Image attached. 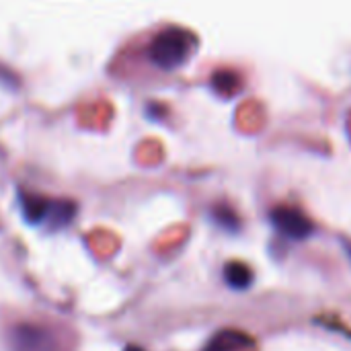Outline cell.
<instances>
[{
	"label": "cell",
	"mask_w": 351,
	"mask_h": 351,
	"mask_svg": "<svg viewBox=\"0 0 351 351\" xmlns=\"http://www.w3.org/2000/svg\"><path fill=\"white\" fill-rule=\"evenodd\" d=\"M195 49V37L187 29L169 27L154 35L148 47L150 62L160 70H175L183 66Z\"/></svg>",
	"instance_id": "1"
},
{
	"label": "cell",
	"mask_w": 351,
	"mask_h": 351,
	"mask_svg": "<svg viewBox=\"0 0 351 351\" xmlns=\"http://www.w3.org/2000/svg\"><path fill=\"white\" fill-rule=\"evenodd\" d=\"M271 224L276 226V230L280 234H284L290 241H304L313 234L315 224L311 222V218L300 212L298 208L292 206H278L271 210L269 214Z\"/></svg>",
	"instance_id": "2"
},
{
	"label": "cell",
	"mask_w": 351,
	"mask_h": 351,
	"mask_svg": "<svg viewBox=\"0 0 351 351\" xmlns=\"http://www.w3.org/2000/svg\"><path fill=\"white\" fill-rule=\"evenodd\" d=\"M14 351H56L53 337L47 329L37 325H19L10 333Z\"/></svg>",
	"instance_id": "3"
},
{
	"label": "cell",
	"mask_w": 351,
	"mask_h": 351,
	"mask_svg": "<svg viewBox=\"0 0 351 351\" xmlns=\"http://www.w3.org/2000/svg\"><path fill=\"white\" fill-rule=\"evenodd\" d=\"M253 346H255V341L247 333L226 329V331L216 333L204 351H245L251 350Z\"/></svg>",
	"instance_id": "4"
},
{
	"label": "cell",
	"mask_w": 351,
	"mask_h": 351,
	"mask_svg": "<svg viewBox=\"0 0 351 351\" xmlns=\"http://www.w3.org/2000/svg\"><path fill=\"white\" fill-rule=\"evenodd\" d=\"M51 204H53V199H47V197L35 195V193H21V210L29 222L37 224V222L47 220Z\"/></svg>",
	"instance_id": "5"
},
{
	"label": "cell",
	"mask_w": 351,
	"mask_h": 351,
	"mask_svg": "<svg viewBox=\"0 0 351 351\" xmlns=\"http://www.w3.org/2000/svg\"><path fill=\"white\" fill-rule=\"evenodd\" d=\"M224 280L232 290H247L253 284V271L245 263H228L224 267Z\"/></svg>",
	"instance_id": "6"
},
{
	"label": "cell",
	"mask_w": 351,
	"mask_h": 351,
	"mask_svg": "<svg viewBox=\"0 0 351 351\" xmlns=\"http://www.w3.org/2000/svg\"><path fill=\"white\" fill-rule=\"evenodd\" d=\"M74 214H76V206L72 202H53L49 216H47V222H49V226L60 228V226L70 224Z\"/></svg>",
	"instance_id": "7"
},
{
	"label": "cell",
	"mask_w": 351,
	"mask_h": 351,
	"mask_svg": "<svg viewBox=\"0 0 351 351\" xmlns=\"http://www.w3.org/2000/svg\"><path fill=\"white\" fill-rule=\"evenodd\" d=\"M239 76L230 70H218L212 76V88L220 95H232L239 88Z\"/></svg>",
	"instance_id": "8"
},
{
	"label": "cell",
	"mask_w": 351,
	"mask_h": 351,
	"mask_svg": "<svg viewBox=\"0 0 351 351\" xmlns=\"http://www.w3.org/2000/svg\"><path fill=\"white\" fill-rule=\"evenodd\" d=\"M212 216H214V222H216V224H220L224 230L234 232V230H239V226H241L239 216H237L230 208H226V206H218V208H214Z\"/></svg>",
	"instance_id": "9"
},
{
	"label": "cell",
	"mask_w": 351,
	"mask_h": 351,
	"mask_svg": "<svg viewBox=\"0 0 351 351\" xmlns=\"http://www.w3.org/2000/svg\"><path fill=\"white\" fill-rule=\"evenodd\" d=\"M343 249H346V253H348V257H350L351 261V243H346V241H343Z\"/></svg>",
	"instance_id": "10"
},
{
	"label": "cell",
	"mask_w": 351,
	"mask_h": 351,
	"mask_svg": "<svg viewBox=\"0 0 351 351\" xmlns=\"http://www.w3.org/2000/svg\"><path fill=\"white\" fill-rule=\"evenodd\" d=\"M123 351H144V350H142V348H138V346H128Z\"/></svg>",
	"instance_id": "11"
}]
</instances>
